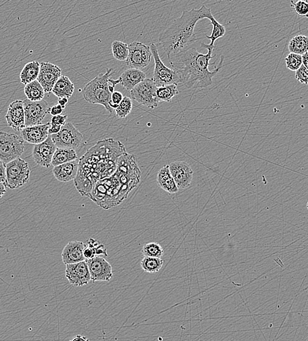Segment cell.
Segmentation results:
<instances>
[{
    "instance_id": "1",
    "label": "cell",
    "mask_w": 308,
    "mask_h": 341,
    "mask_svg": "<svg viewBox=\"0 0 308 341\" xmlns=\"http://www.w3.org/2000/svg\"><path fill=\"white\" fill-rule=\"evenodd\" d=\"M120 141L108 138L99 141L79 159L74 186L82 196L90 197L98 181L113 175L120 157L126 153Z\"/></svg>"
},
{
    "instance_id": "2",
    "label": "cell",
    "mask_w": 308,
    "mask_h": 341,
    "mask_svg": "<svg viewBox=\"0 0 308 341\" xmlns=\"http://www.w3.org/2000/svg\"><path fill=\"white\" fill-rule=\"evenodd\" d=\"M142 172L134 155L125 153L118 160L114 174L98 181L89 198L103 209L118 206L140 183Z\"/></svg>"
},
{
    "instance_id": "3",
    "label": "cell",
    "mask_w": 308,
    "mask_h": 341,
    "mask_svg": "<svg viewBox=\"0 0 308 341\" xmlns=\"http://www.w3.org/2000/svg\"><path fill=\"white\" fill-rule=\"evenodd\" d=\"M201 48L207 49L206 54H202L197 48L191 46L169 60L171 66L180 76L181 84L189 89H204L213 84V78L221 69L224 61V56H221L218 65L212 71L209 70L212 56V47L205 43L201 44Z\"/></svg>"
},
{
    "instance_id": "4",
    "label": "cell",
    "mask_w": 308,
    "mask_h": 341,
    "mask_svg": "<svg viewBox=\"0 0 308 341\" xmlns=\"http://www.w3.org/2000/svg\"><path fill=\"white\" fill-rule=\"evenodd\" d=\"M212 13L210 8L203 5L200 9L184 11L159 35L158 44L168 59L193 46L197 39L195 28L200 20L207 19Z\"/></svg>"
},
{
    "instance_id": "5",
    "label": "cell",
    "mask_w": 308,
    "mask_h": 341,
    "mask_svg": "<svg viewBox=\"0 0 308 341\" xmlns=\"http://www.w3.org/2000/svg\"><path fill=\"white\" fill-rule=\"evenodd\" d=\"M111 74V68H107L105 73L99 74L88 82L82 91L86 101L92 104L103 105L110 114L112 112L109 105L112 94L108 89V80Z\"/></svg>"
},
{
    "instance_id": "6",
    "label": "cell",
    "mask_w": 308,
    "mask_h": 341,
    "mask_svg": "<svg viewBox=\"0 0 308 341\" xmlns=\"http://www.w3.org/2000/svg\"><path fill=\"white\" fill-rule=\"evenodd\" d=\"M23 137L15 133H9L1 131L0 133V159L7 164L15 160L23 154L25 151Z\"/></svg>"
},
{
    "instance_id": "7",
    "label": "cell",
    "mask_w": 308,
    "mask_h": 341,
    "mask_svg": "<svg viewBox=\"0 0 308 341\" xmlns=\"http://www.w3.org/2000/svg\"><path fill=\"white\" fill-rule=\"evenodd\" d=\"M150 48L154 61V76L152 79L157 88L181 83L180 76L177 72L165 65L161 60L156 45L152 44Z\"/></svg>"
},
{
    "instance_id": "8",
    "label": "cell",
    "mask_w": 308,
    "mask_h": 341,
    "mask_svg": "<svg viewBox=\"0 0 308 341\" xmlns=\"http://www.w3.org/2000/svg\"><path fill=\"white\" fill-rule=\"evenodd\" d=\"M6 172L7 187L12 190L26 185L31 176L29 164L21 157L6 164Z\"/></svg>"
},
{
    "instance_id": "9",
    "label": "cell",
    "mask_w": 308,
    "mask_h": 341,
    "mask_svg": "<svg viewBox=\"0 0 308 341\" xmlns=\"http://www.w3.org/2000/svg\"><path fill=\"white\" fill-rule=\"evenodd\" d=\"M157 88L153 79L146 78L131 91V97L139 104L154 109L159 104L156 97Z\"/></svg>"
},
{
    "instance_id": "10",
    "label": "cell",
    "mask_w": 308,
    "mask_h": 341,
    "mask_svg": "<svg viewBox=\"0 0 308 341\" xmlns=\"http://www.w3.org/2000/svg\"><path fill=\"white\" fill-rule=\"evenodd\" d=\"M51 136L56 146L60 148L76 150L83 141V135L70 122L66 123L59 133Z\"/></svg>"
},
{
    "instance_id": "11",
    "label": "cell",
    "mask_w": 308,
    "mask_h": 341,
    "mask_svg": "<svg viewBox=\"0 0 308 341\" xmlns=\"http://www.w3.org/2000/svg\"><path fill=\"white\" fill-rule=\"evenodd\" d=\"M128 57L126 64L130 68L141 70L146 68L152 61L153 53L150 46L141 42H134L129 44Z\"/></svg>"
},
{
    "instance_id": "12",
    "label": "cell",
    "mask_w": 308,
    "mask_h": 341,
    "mask_svg": "<svg viewBox=\"0 0 308 341\" xmlns=\"http://www.w3.org/2000/svg\"><path fill=\"white\" fill-rule=\"evenodd\" d=\"M25 112L26 127L38 126L42 124V121L49 113L50 107L45 100L40 101H31L26 98L23 100Z\"/></svg>"
},
{
    "instance_id": "13",
    "label": "cell",
    "mask_w": 308,
    "mask_h": 341,
    "mask_svg": "<svg viewBox=\"0 0 308 341\" xmlns=\"http://www.w3.org/2000/svg\"><path fill=\"white\" fill-rule=\"evenodd\" d=\"M65 276L69 283L76 287L87 285L92 280L89 268L86 261L66 264Z\"/></svg>"
},
{
    "instance_id": "14",
    "label": "cell",
    "mask_w": 308,
    "mask_h": 341,
    "mask_svg": "<svg viewBox=\"0 0 308 341\" xmlns=\"http://www.w3.org/2000/svg\"><path fill=\"white\" fill-rule=\"evenodd\" d=\"M89 268L90 276L93 282H109L113 276L111 264L104 258L100 256L90 260H86Z\"/></svg>"
},
{
    "instance_id": "15",
    "label": "cell",
    "mask_w": 308,
    "mask_h": 341,
    "mask_svg": "<svg viewBox=\"0 0 308 341\" xmlns=\"http://www.w3.org/2000/svg\"><path fill=\"white\" fill-rule=\"evenodd\" d=\"M57 148L51 136H49L44 142L34 145L32 151L34 162L40 167L49 168L52 165V160Z\"/></svg>"
},
{
    "instance_id": "16",
    "label": "cell",
    "mask_w": 308,
    "mask_h": 341,
    "mask_svg": "<svg viewBox=\"0 0 308 341\" xmlns=\"http://www.w3.org/2000/svg\"><path fill=\"white\" fill-rule=\"evenodd\" d=\"M61 68L50 62H42L40 64L39 76L37 80L43 87L46 93H51L56 83L61 77Z\"/></svg>"
},
{
    "instance_id": "17",
    "label": "cell",
    "mask_w": 308,
    "mask_h": 341,
    "mask_svg": "<svg viewBox=\"0 0 308 341\" xmlns=\"http://www.w3.org/2000/svg\"><path fill=\"white\" fill-rule=\"evenodd\" d=\"M169 167L179 189H185L190 187L194 173L188 163L183 161H174L169 165Z\"/></svg>"
},
{
    "instance_id": "18",
    "label": "cell",
    "mask_w": 308,
    "mask_h": 341,
    "mask_svg": "<svg viewBox=\"0 0 308 341\" xmlns=\"http://www.w3.org/2000/svg\"><path fill=\"white\" fill-rule=\"evenodd\" d=\"M7 126L15 131H21L26 128L25 112L23 100H16L9 104L5 115Z\"/></svg>"
},
{
    "instance_id": "19",
    "label": "cell",
    "mask_w": 308,
    "mask_h": 341,
    "mask_svg": "<svg viewBox=\"0 0 308 341\" xmlns=\"http://www.w3.org/2000/svg\"><path fill=\"white\" fill-rule=\"evenodd\" d=\"M51 127L50 122L45 124L38 125V126L26 127L21 131V137L24 141H27L30 144L34 145L40 144L47 140L49 137V130Z\"/></svg>"
},
{
    "instance_id": "20",
    "label": "cell",
    "mask_w": 308,
    "mask_h": 341,
    "mask_svg": "<svg viewBox=\"0 0 308 341\" xmlns=\"http://www.w3.org/2000/svg\"><path fill=\"white\" fill-rule=\"evenodd\" d=\"M85 244L79 241L68 242L62 250L61 257L64 264L78 263L86 261L84 256Z\"/></svg>"
},
{
    "instance_id": "21",
    "label": "cell",
    "mask_w": 308,
    "mask_h": 341,
    "mask_svg": "<svg viewBox=\"0 0 308 341\" xmlns=\"http://www.w3.org/2000/svg\"><path fill=\"white\" fill-rule=\"evenodd\" d=\"M79 161H74L54 167L52 172L57 181L67 183L74 180L77 175Z\"/></svg>"
},
{
    "instance_id": "22",
    "label": "cell",
    "mask_w": 308,
    "mask_h": 341,
    "mask_svg": "<svg viewBox=\"0 0 308 341\" xmlns=\"http://www.w3.org/2000/svg\"><path fill=\"white\" fill-rule=\"evenodd\" d=\"M146 74L136 68H128L121 74L118 80L120 84L127 91H132L140 83L146 80Z\"/></svg>"
},
{
    "instance_id": "23",
    "label": "cell",
    "mask_w": 308,
    "mask_h": 341,
    "mask_svg": "<svg viewBox=\"0 0 308 341\" xmlns=\"http://www.w3.org/2000/svg\"><path fill=\"white\" fill-rule=\"evenodd\" d=\"M156 181L159 187L169 194H176L180 190L171 174L169 165H164L159 170Z\"/></svg>"
},
{
    "instance_id": "24",
    "label": "cell",
    "mask_w": 308,
    "mask_h": 341,
    "mask_svg": "<svg viewBox=\"0 0 308 341\" xmlns=\"http://www.w3.org/2000/svg\"><path fill=\"white\" fill-rule=\"evenodd\" d=\"M75 86L70 79L66 76H62L53 87L52 93L57 97L66 98L69 99L73 94Z\"/></svg>"
},
{
    "instance_id": "25",
    "label": "cell",
    "mask_w": 308,
    "mask_h": 341,
    "mask_svg": "<svg viewBox=\"0 0 308 341\" xmlns=\"http://www.w3.org/2000/svg\"><path fill=\"white\" fill-rule=\"evenodd\" d=\"M40 70V64L38 61H32L28 62L24 66L23 70L20 74V79L22 84L25 86L37 80L39 76Z\"/></svg>"
},
{
    "instance_id": "26",
    "label": "cell",
    "mask_w": 308,
    "mask_h": 341,
    "mask_svg": "<svg viewBox=\"0 0 308 341\" xmlns=\"http://www.w3.org/2000/svg\"><path fill=\"white\" fill-rule=\"evenodd\" d=\"M78 158V155L74 149L57 148L52 160V165L54 167L58 166L77 160Z\"/></svg>"
},
{
    "instance_id": "27",
    "label": "cell",
    "mask_w": 308,
    "mask_h": 341,
    "mask_svg": "<svg viewBox=\"0 0 308 341\" xmlns=\"http://www.w3.org/2000/svg\"><path fill=\"white\" fill-rule=\"evenodd\" d=\"M290 52L303 54L308 52V37L304 35H298L292 38L288 46Z\"/></svg>"
},
{
    "instance_id": "28",
    "label": "cell",
    "mask_w": 308,
    "mask_h": 341,
    "mask_svg": "<svg viewBox=\"0 0 308 341\" xmlns=\"http://www.w3.org/2000/svg\"><path fill=\"white\" fill-rule=\"evenodd\" d=\"M25 94L28 99L31 101H40L44 99L45 91L38 80L25 86Z\"/></svg>"
},
{
    "instance_id": "29",
    "label": "cell",
    "mask_w": 308,
    "mask_h": 341,
    "mask_svg": "<svg viewBox=\"0 0 308 341\" xmlns=\"http://www.w3.org/2000/svg\"><path fill=\"white\" fill-rule=\"evenodd\" d=\"M178 84L168 85L157 88L156 97L159 102H170L177 95L179 94Z\"/></svg>"
},
{
    "instance_id": "30",
    "label": "cell",
    "mask_w": 308,
    "mask_h": 341,
    "mask_svg": "<svg viewBox=\"0 0 308 341\" xmlns=\"http://www.w3.org/2000/svg\"><path fill=\"white\" fill-rule=\"evenodd\" d=\"M208 19L210 21L211 25H212V30L210 36H206V38L210 40V43L209 45L212 47H215V42L217 39L222 38L225 35L226 30H225L224 26L221 25L215 19L212 14L209 16Z\"/></svg>"
},
{
    "instance_id": "31",
    "label": "cell",
    "mask_w": 308,
    "mask_h": 341,
    "mask_svg": "<svg viewBox=\"0 0 308 341\" xmlns=\"http://www.w3.org/2000/svg\"><path fill=\"white\" fill-rule=\"evenodd\" d=\"M164 262L161 258L144 257L140 262V265L145 272L154 274L160 271Z\"/></svg>"
},
{
    "instance_id": "32",
    "label": "cell",
    "mask_w": 308,
    "mask_h": 341,
    "mask_svg": "<svg viewBox=\"0 0 308 341\" xmlns=\"http://www.w3.org/2000/svg\"><path fill=\"white\" fill-rule=\"evenodd\" d=\"M142 253L144 257L161 258L164 255V251L160 244L156 242H150L143 246Z\"/></svg>"
},
{
    "instance_id": "33",
    "label": "cell",
    "mask_w": 308,
    "mask_h": 341,
    "mask_svg": "<svg viewBox=\"0 0 308 341\" xmlns=\"http://www.w3.org/2000/svg\"><path fill=\"white\" fill-rule=\"evenodd\" d=\"M112 54L116 60L124 61L128 57L129 48L128 44L124 42L115 40L112 43Z\"/></svg>"
},
{
    "instance_id": "34",
    "label": "cell",
    "mask_w": 308,
    "mask_h": 341,
    "mask_svg": "<svg viewBox=\"0 0 308 341\" xmlns=\"http://www.w3.org/2000/svg\"><path fill=\"white\" fill-rule=\"evenodd\" d=\"M133 103L132 98L124 97L123 100L115 110L116 116L119 118H126L132 112Z\"/></svg>"
},
{
    "instance_id": "35",
    "label": "cell",
    "mask_w": 308,
    "mask_h": 341,
    "mask_svg": "<svg viewBox=\"0 0 308 341\" xmlns=\"http://www.w3.org/2000/svg\"><path fill=\"white\" fill-rule=\"evenodd\" d=\"M286 66L291 71H297L303 66V56L290 52L285 58Z\"/></svg>"
},
{
    "instance_id": "36",
    "label": "cell",
    "mask_w": 308,
    "mask_h": 341,
    "mask_svg": "<svg viewBox=\"0 0 308 341\" xmlns=\"http://www.w3.org/2000/svg\"><path fill=\"white\" fill-rule=\"evenodd\" d=\"M292 6H293L294 9L297 15L301 16V17H308V3L307 1H303V0H300V1H296L295 3L292 1Z\"/></svg>"
},
{
    "instance_id": "37",
    "label": "cell",
    "mask_w": 308,
    "mask_h": 341,
    "mask_svg": "<svg viewBox=\"0 0 308 341\" xmlns=\"http://www.w3.org/2000/svg\"><path fill=\"white\" fill-rule=\"evenodd\" d=\"M295 79L301 84L308 85V70L303 64L295 72Z\"/></svg>"
},
{
    "instance_id": "38",
    "label": "cell",
    "mask_w": 308,
    "mask_h": 341,
    "mask_svg": "<svg viewBox=\"0 0 308 341\" xmlns=\"http://www.w3.org/2000/svg\"><path fill=\"white\" fill-rule=\"evenodd\" d=\"M124 97H123V95H122L121 92L115 91V92L112 93L109 102L110 108L115 109L116 110L120 104L121 103Z\"/></svg>"
},
{
    "instance_id": "39",
    "label": "cell",
    "mask_w": 308,
    "mask_h": 341,
    "mask_svg": "<svg viewBox=\"0 0 308 341\" xmlns=\"http://www.w3.org/2000/svg\"><path fill=\"white\" fill-rule=\"evenodd\" d=\"M67 115H59V116H52L51 119V126H57L63 127L66 124Z\"/></svg>"
},
{
    "instance_id": "40",
    "label": "cell",
    "mask_w": 308,
    "mask_h": 341,
    "mask_svg": "<svg viewBox=\"0 0 308 341\" xmlns=\"http://www.w3.org/2000/svg\"><path fill=\"white\" fill-rule=\"evenodd\" d=\"M84 256L86 260L94 259V258L97 257L96 248L85 244V247H84Z\"/></svg>"
},
{
    "instance_id": "41",
    "label": "cell",
    "mask_w": 308,
    "mask_h": 341,
    "mask_svg": "<svg viewBox=\"0 0 308 341\" xmlns=\"http://www.w3.org/2000/svg\"><path fill=\"white\" fill-rule=\"evenodd\" d=\"M0 183L3 184L7 187V172H6V164L0 161Z\"/></svg>"
},
{
    "instance_id": "42",
    "label": "cell",
    "mask_w": 308,
    "mask_h": 341,
    "mask_svg": "<svg viewBox=\"0 0 308 341\" xmlns=\"http://www.w3.org/2000/svg\"><path fill=\"white\" fill-rule=\"evenodd\" d=\"M63 111L64 109L62 108L61 105L57 103L50 108L49 114H51L52 116H59V115H62Z\"/></svg>"
},
{
    "instance_id": "43",
    "label": "cell",
    "mask_w": 308,
    "mask_h": 341,
    "mask_svg": "<svg viewBox=\"0 0 308 341\" xmlns=\"http://www.w3.org/2000/svg\"><path fill=\"white\" fill-rule=\"evenodd\" d=\"M96 252L97 256L104 255L106 257L108 256L107 250H106L105 246L101 243L96 247Z\"/></svg>"
},
{
    "instance_id": "44",
    "label": "cell",
    "mask_w": 308,
    "mask_h": 341,
    "mask_svg": "<svg viewBox=\"0 0 308 341\" xmlns=\"http://www.w3.org/2000/svg\"><path fill=\"white\" fill-rule=\"evenodd\" d=\"M120 84V81L117 79V80H113V79H110L108 80V89H109L110 92L112 94L115 92L114 91V88L116 85Z\"/></svg>"
},
{
    "instance_id": "45",
    "label": "cell",
    "mask_w": 308,
    "mask_h": 341,
    "mask_svg": "<svg viewBox=\"0 0 308 341\" xmlns=\"http://www.w3.org/2000/svg\"><path fill=\"white\" fill-rule=\"evenodd\" d=\"M62 128L61 126H51L49 130V134L51 135L57 134L61 131Z\"/></svg>"
},
{
    "instance_id": "46",
    "label": "cell",
    "mask_w": 308,
    "mask_h": 341,
    "mask_svg": "<svg viewBox=\"0 0 308 341\" xmlns=\"http://www.w3.org/2000/svg\"><path fill=\"white\" fill-rule=\"evenodd\" d=\"M69 102V99L66 98H60L58 99V104L61 105L62 108L64 109L66 108V104Z\"/></svg>"
},
{
    "instance_id": "47",
    "label": "cell",
    "mask_w": 308,
    "mask_h": 341,
    "mask_svg": "<svg viewBox=\"0 0 308 341\" xmlns=\"http://www.w3.org/2000/svg\"><path fill=\"white\" fill-rule=\"evenodd\" d=\"M69 341H90V340H88L87 338H86V337L78 335V336H76L75 338H74Z\"/></svg>"
},
{
    "instance_id": "48",
    "label": "cell",
    "mask_w": 308,
    "mask_h": 341,
    "mask_svg": "<svg viewBox=\"0 0 308 341\" xmlns=\"http://www.w3.org/2000/svg\"><path fill=\"white\" fill-rule=\"evenodd\" d=\"M7 187V186L0 183V197L1 198H2V197H3V195H5L6 191H7V189H6Z\"/></svg>"
},
{
    "instance_id": "49",
    "label": "cell",
    "mask_w": 308,
    "mask_h": 341,
    "mask_svg": "<svg viewBox=\"0 0 308 341\" xmlns=\"http://www.w3.org/2000/svg\"><path fill=\"white\" fill-rule=\"evenodd\" d=\"M303 63L308 70V52L303 55Z\"/></svg>"
},
{
    "instance_id": "50",
    "label": "cell",
    "mask_w": 308,
    "mask_h": 341,
    "mask_svg": "<svg viewBox=\"0 0 308 341\" xmlns=\"http://www.w3.org/2000/svg\"><path fill=\"white\" fill-rule=\"evenodd\" d=\"M307 207V209H308V199Z\"/></svg>"
},
{
    "instance_id": "51",
    "label": "cell",
    "mask_w": 308,
    "mask_h": 341,
    "mask_svg": "<svg viewBox=\"0 0 308 341\" xmlns=\"http://www.w3.org/2000/svg\"><path fill=\"white\" fill-rule=\"evenodd\" d=\"M307 2H308V0Z\"/></svg>"
}]
</instances>
